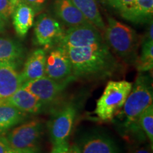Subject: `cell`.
Here are the masks:
<instances>
[{
	"mask_svg": "<svg viewBox=\"0 0 153 153\" xmlns=\"http://www.w3.org/2000/svg\"><path fill=\"white\" fill-rule=\"evenodd\" d=\"M35 11L30 6L20 1L14 7L11 17L15 31L19 37L24 38L33 25Z\"/></svg>",
	"mask_w": 153,
	"mask_h": 153,
	"instance_id": "cell-16",
	"label": "cell"
},
{
	"mask_svg": "<svg viewBox=\"0 0 153 153\" xmlns=\"http://www.w3.org/2000/svg\"><path fill=\"white\" fill-rule=\"evenodd\" d=\"M14 7L9 0H0V18L8 22L11 16Z\"/></svg>",
	"mask_w": 153,
	"mask_h": 153,
	"instance_id": "cell-24",
	"label": "cell"
},
{
	"mask_svg": "<svg viewBox=\"0 0 153 153\" xmlns=\"http://www.w3.org/2000/svg\"><path fill=\"white\" fill-rule=\"evenodd\" d=\"M102 41L104 38L99 30L89 23L69 28L57 45L66 49L88 46Z\"/></svg>",
	"mask_w": 153,
	"mask_h": 153,
	"instance_id": "cell-9",
	"label": "cell"
},
{
	"mask_svg": "<svg viewBox=\"0 0 153 153\" xmlns=\"http://www.w3.org/2000/svg\"><path fill=\"white\" fill-rule=\"evenodd\" d=\"M52 8L55 16L69 28L89 23L71 0H53Z\"/></svg>",
	"mask_w": 153,
	"mask_h": 153,
	"instance_id": "cell-12",
	"label": "cell"
},
{
	"mask_svg": "<svg viewBox=\"0 0 153 153\" xmlns=\"http://www.w3.org/2000/svg\"><path fill=\"white\" fill-rule=\"evenodd\" d=\"M8 153H22V152H16V151L11 150V151H10V152H9Z\"/></svg>",
	"mask_w": 153,
	"mask_h": 153,
	"instance_id": "cell-32",
	"label": "cell"
},
{
	"mask_svg": "<svg viewBox=\"0 0 153 153\" xmlns=\"http://www.w3.org/2000/svg\"><path fill=\"white\" fill-rule=\"evenodd\" d=\"M45 76L58 82L69 83L74 79L70 59L64 48L56 45L46 57Z\"/></svg>",
	"mask_w": 153,
	"mask_h": 153,
	"instance_id": "cell-8",
	"label": "cell"
},
{
	"mask_svg": "<svg viewBox=\"0 0 153 153\" xmlns=\"http://www.w3.org/2000/svg\"><path fill=\"white\" fill-rule=\"evenodd\" d=\"M3 101L27 114H38L43 108V105L41 101L23 86L9 98Z\"/></svg>",
	"mask_w": 153,
	"mask_h": 153,
	"instance_id": "cell-15",
	"label": "cell"
},
{
	"mask_svg": "<svg viewBox=\"0 0 153 153\" xmlns=\"http://www.w3.org/2000/svg\"><path fill=\"white\" fill-rule=\"evenodd\" d=\"M46 53L43 48L33 51L27 57L20 72L23 83L33 81L45 76Z\"/></svg>",
	"mask_w": 153,
	"mask_h": 153,
	"instance_id": "cell-14",
	"label": "cell"
},
{
	"mask_svg": "<svg viewBox=\"0 0 153 153\" xmlns=\"http://www.w3.org/2000/svg\"><path fill=\"white\" fill-rule=\"evenodd\" d=\"M26 4L30 6L35 11L36 14L43 10L46 6L48 0H22Z\"/></svg>",
	"mask_w": 153,
	"mask_h": 153,
	"instance_id": "cell-25",
	"label": "cell"
},
{
	"mask_svg": "<svg viewBox=\"0 0 153 153\" xmlns=\"http://www.w3.org/2000/svg\"><path fill=\"white\" fill-rule=\"evenodd\" d=\"M132 86V82L126 80L108 82L102 95L97 101L94 114L97 117L108 121L118 116L131 92Z\"/></svg>",
	"mask_w": 153,
	"mask_h": 153,
	"instance_id": "cell-4",
	"label": "cell"
},
{
	"mask_svg": "<svg viewBox=\"0 0 153 153\" xmlns=\"http://www.w3.org/2000/svg\"><path fill=\"white\" fill-rule=\"evenodd\" d=\"M0 101H1V100H0Z\"/></svg>",
	"mask_w": 153,
	"mask_h": 153,
	"instance_id": "cell-33",
	"label": "cell"
},
{
	"mask_svg": "<svg viewBox=\"0 0 153 153\" xmlns=\"http://www.w3.org/2000/svg\"><path fill=\"white\" fill-rule=\"evenodd\" d=\"M68 84L56 82L44 76L38 79L26 82L22 86L33 94L44 106L56 101Z\"/></svg>",
	"mask_w": 153,
	"mask_h": 153,
	"instance_id": "cell-10",
	"label": "cell"
},
{
	"mask_svg": "<svg viewBox=\"0 0 153 153\" xmlns=\"http://www.w3.org/2000/svg\"><path fill=\"white\" fill-rule=\"evenodd\" d=\"M74 5L85 15L89 23L93 24L99 30L104 32L105 23L98 8L96 0H71Z\"/></svg>",
	"mask_w": 153,
	"mask_h": 153,
	"instance_id": "cell-20",
	"label": "cell"
},
{
	"mask_svg": "<svg viewBox=\"0 0 153 153\" xmlns=\"http://www.w3.org/2000/svg\"><path fill=\"white\" fill-rule=\"evenodd\" d=\"M69 146L68 140L59 143V144L53 145V148L51 153H68Z\"/></svg>",
	"mask_w": 153,
	"mask_h": 153,
	"instance_id": "cell-26",
	"label": "cell"
},
{
	"mask_svg": "<svg viewBox=\"0 0 153 153\" xmlns=\"http://www.w3.org/2000/svg\"><path fill=\"white\" fill-rule=\"evenodd\" d=\"M153 91L150 77L143 74L137 75L132 86L123 108L118 116L121 126L127 133L139 131V118L142 113L152 104Z\"/></svg>",
	"mask_w": 153,
	"mask_h": 153,
	"instance_id": "cell-2",
	"label": "cell"
},
{
	"mask_svg": "<svg viewBox=\"0 0 153 153\" xmlns=\"http://www.w3.org/2000/svg\"><path fill=\"white\" fill-rule=\"evenodd\" d=\"M11 150L7 137L0 135V153H8Z\"/></svg>",
	"mask_w": 153,
	"mask_h": 153,
	"instance_id": "cell-27",
	"label": "cell"
},
{
	"mask_svg": "<svg viewBox=\"0 0 153 153\" xmlns=\"http://www.w3.org/2000/svg\"><path fill=\"white\" fill-rule=\"evenodd\" d=\"M81 153H118L116 143L102 133H91L80 140L78 145Z\"/></svg>",
	"mask_w": 153,
	"mask_h": 153,
	"instance_id": "cell-13",
	"label": "cell"
},
{
	"mask_svg": "<svg viewBox=\"0 0 153 153\" xmlns=\"http://www.w3.org/2000/svg\"><path fill=\"white\" fill-rule=\"evenodd\" d=\"M130 153H150V150L148 147H141L135 149Z\"/></svg>",
	"mask_w": 153,
	"mask_h": 153,
	"instance_id": "cell-28",
	"label": "cell"
},
{
	"mask_svg": "<svg viewBox=\"0 0 153 153\" xmlns=\"http://www.w3.org/2000/svg\"><path fill=\"white\" fill-rule=\"evenodd\" d=\"M76 116V108L68 104L55 111L48 123L50 137L53 145L68 140Z\"/></svg>",
	"mask_w": 153,
	"mask_h": 153,
	"instance_id": "cell-7",
	"label": "cell"
},
{
	"mask_svg": "<svg viewBox=\"0 0 153 153\" xmlns=\"http://www.w3.org/2000/svg\"><path fill=\"white\" fill-rule=\"evenodd\" d=\"M64 33L57 19L43 13L38 16L34 24V43L45 49L51 48L58 44Z\"/></svg>",
	"mask_w": 153,
	"mask_h": 153,
	"instance_id": "cell-6",
	"label": "cell"
},
{
	"mask_svg": "<svg viewBox=\"0 0 153 153\" xmlns=\"http://www.w3.org/2000/svg\"><path fill=\"white\" fill-rule=\"evenodd\" d=\"M27 116L26 113L8 103L0 101V135L22 123Z\"/></svg>",
	"mask_w": 153,
	"mask_h": 153,
	"instance_id": "cell-19",
	"label": "cell"
},
{
	"mask_svg": "<svg viewBox=\"0 0 153 153\" xmlns=\"http://www.w3.org/2000/svg\"><path fill=\"white\" fill-rule=\"evenodd\" d=\"M104 33V40L110 50L126 62L135 64L140 45L139 36L135 30L109 16Z\"/></svg>",
	"mask_w": 153,
	"mask_h": 153,
	"instance_id": "cell-3",
	"label": "cell"
},
{
	"mask_svg": "<svg viewBox=\"0 0 153 153\" xmlns=\"http://www.w3.org/2000/svg\"><path fill=\"white\" fill-rule=\"evenodd\" d=\"M19 67L15 62H0V100L9 98L24 85Z\"/></svg>",
	"mask_w": 153,
	"mask_h": 153,
	"instance_id": "cell-11",
	"label": "cell"
},
{
	"mask_svg": "<svg viewBox=\"0 0 153 153\" xmlns=\"http://www.w3.org/2000/svg\"><path fill=\"white\" fill-rule=\"evenodd\" d=\"M9 1H11V4H13V6L15 7L17 4H18V3L19 2V1H22V0H9Z\"/></svg>",
	"mask_w": 153,
	"mask_h": 153,
	"instance_id": "cell-31",
	"label": "cell"
},
{
	"mask_svg": "<svg viewBox=\"0 0 153 153\" xmlns=\"http://www.w3.org/2000/svg\"><path fill=\"white\" fill-rule=\"evenodd\" d=\"M96 1L120 14L132 4L133 0H96Z\"/></svg>",
	"mask_w": 153,
	"mask_h": 153,
	"instance_id": "cell-23",
	"label": "cell"
},
{
	"mask_svg": "<svg viewBox=\"0 0 153 153\" xmlns=\"http://www.w3.org/2000/svg\"><path fill=\"white\" fill-rule=\"evenodd\" d=\"M65 50L71 62L74 79L106 77L117 70V61L104 40L88 46Z\"/></svg>",
	"mask_w": 153,
	"mask_h": 153,
	"instance_id": "cell-1",
	"label": "cell"
},
{
	"mask_svg": "<svg viewBox=\"0 0 153 153\" xmlns=\"http://www.w3.org/2000/svg\"><path fill=\"white\" fill-rule=\"evenodd\" d=\"M26 50L20 42L13 38L0 36V62H12L20 65Z\"/></svg>",
	"mask_w": 153,
	"mask_h": 153,
	"instance_id": "cell-18",
	"label": "cell"
},
{
	"mask_svg": "<svg viewBox=\"0 0 153 153\" xmlns=\"http://www.w3.org/2000/svg\"><path fill=\"white\" fill-rule=\"evenodd\" d=\"M6 30V22L0 18V33H4Z\"/></svg>",
	"mask_w": 153,
	"mask_h": 153,
	"instance_id": "cell-30",
	"label": "cell"
},
{
	"mask_svg": "<svg viewBox=\"0 0 153 153\" xmlns=\"http://www.w3.org/2000/svg\"><path fill=\"white\" fill-rule=\"evenodd\" d=\"M137 70L143 72L151 70L153 67V41L146 39L143 44L141 53L135 62Z\"/></svg>",
	"mask_w": 153,
	"mask_h": 153,
	"instance_id": "cell-21",
	"label": "cell"
},
{
	"mask_svg": "<svg viewBox=\"0 0 153 153\" xmlns=\"http://www.w3.org/2000/svg\"><path fill=\"white\" fill-rule=\"evenodd\" d=\"M68 153H81L79 147L77 145H72L70 148H69Z\"/></svg>",
	"mask_w": 153,
	"mask_h": 153,
	"instance_id": "cell-29",
	"label": "cell"
},
{
	"mask_svg": "<svg viewBox=\"0 0 153 153\" xmlns=\"http://www.w3.org/2000/svg\"><path fill=\"white\" fill-rule=\"evenodd\" d=\"M120 15L134 24L150 22L152 21L153 0H133L132 4Z\"/></svg>",
	"mask_w": 153,
	"mask_h": 153,
	"instance_id": "cell-17",
	"label": "cell"
},
{
	"mask_svg": "<svg viewBox=\"0 0 153 153\" xmlns=\"http://www.w3.org/2000/svg\"><path fill=\"white\" fill-rule=\"evenodd\" d=\"M138 124L140 128L142 130L148 137L152 149L153 144V104L150 105L142 113L139 118Z\"/></svg>",
	"mask_w": 153,
	"mask_h": 153,
	"instance_id": "cell-22",
	"label": "cell"
},
{
	"mask_svg": "<svg viewBox=\"0 0 153 153\" xmlns=\"http://www.w3.org/2000/svg\"><path fill=\"white\" fill-rule=\"evenodd\" d=\"M43 131V123L40 120H33L13 128L6 137L12 150L38 153Z\"/></svg>",
	"mask_w": 153,
	"mask_h": 153,
	"instance_id": "cell-5",
	"label": "cell"
}]
</instances>
